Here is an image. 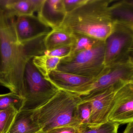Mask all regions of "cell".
<instances>
[{
	"label": "cell",
	"mask_w": 133,
	"mask_h": 133,
	"mask_svg": "<svg viewBox=\"0 0 133 133\" xmlns=\"http://www.w3.org/2000/svg\"><path fill=\"white\" fill-rule=\"evenodd\" d=\"M15 16L0 3V85L11 92L23 85V74L29 56L17 41L14 26Z\"/></svg>",
	"instance_id": "6da1fadb"
},
{
	"label": "cell",
	"mask_w": 133,
	"mask_h": 133,
	"mask_svg": "<svg viewBox=\"0 0 133 133\" xmlns=\"http://www.w3.org/2000/svg\"><path fill=\"white\" fill-rule=\"evenodd\" d=\"M112 1L87 0L79 7L67 13L59 28L71 33L105 41L114 26L109 11V6Z\"/></svg>",
	"instance_id": "7a4b0ae2"
},
{
	"label": "cell",
	"mask_w": 133,
	"mask_h": 133,
	"mask_svg": "<svg viewBox=\"0 0 133 133\" xmlns=\"http://www.w3.org/2000/svg\"><path fill=\"white\" fill-rule=\"evenodd\" d=\"M82 102L80 96L59 90L44 105L33 111V117L42 132L63 126H81L78 107Z\"/></svg>",
	"instance_id": "3957f363"
},
{
	"label": "cell",
	"mask_w": 133,
	"mask_h": 133,
	"mask_svg": "<svg viewBox=\"0 0 133 133\" xmlns=\"http://www.w3.org/2000/svg\"><path fill=\"white\" fill-rule=\"evenodd\" d=\"M104 41L90 49L71 53L62 58L57 70L82 77L95 78L104 68Z\"/></svg>",
	"instance_id": "277c9868"
},
{
	"label": "cell",
	"mask_w": 133,
	"mask_h": 133,
	"mask_svg": "<svg viewBox=\"0 0 133 133\" xmlns=\"http://www.w3.org/2000/svg\"><path fill=\"white\" fill-rule=\"evenodd\" d=\"M32 59L27 61L24 70V102L21 109L22 110L33 111L42 107L59 90L34 66Z\"/></svg>",
	"instance_id": "5b68a950"
},
{
	"label": "cell",
	"mask_w": 133,
	"mask_h": 133,
	"mask_svg": "<svg viewBox=\"0 0 133 133\" xmlns=\"http://www.w3.org/2000/svg\"><path fill=\"white\" fill-rule=\"evenodd\" d=\"M104 42L105 66L133 59V28L114 24Z\"/></svg>",
	"instance_id": "8992f818"
},
{
	"label": "cell",
	"mask_w": 133,
	"mask_h": 133,
	"mask_svg": "<svg viewBox=\"0 0 133 133\" xmlns=\"http://www.w3.org/2000/svg\"><path fill=\"white\" fill-rule=\"evenodd\" d=\"M131 82H133V59L105 66L95 79L91 91L81 96L82 102L88 101L110 87L123 86Z\"/></svg>",
	"instance_id": "52a82bcc"
},
{
	"label": "cell",
	"mask_w": 133,
	"mask_h": 133,
	"mask_svg": "<svg viewBox=\"0 0 133 133\" xmlns=\"http://www.w3.org/2000/svg\"><path fill=\"white\" fill-rule=\"evenodd\" d=\"M58 90L78 95H86L92 89L95 78L82 77L56 70L45 78Z\"/></svg>",
	"instance_id": "ba28073f"
},
{
	"label": "cell",
	"mask_w": 133,
	"mask_h": 133,
	"mask_svg": "<svg viewBox=\"0 0 133 133\" xmlns=\"http://www.w3.org/2000/svg\"><path fill=\"white\" fill-rule=\"evenodd\" d=\"M108 119L120 124L133 122V82L115 92Z\"/></svg>",
	"instance_id": "9c48e42d"
},
{
	"label": "cell",
	"mask_w": 133,
	"mask_h": 133,
	"mask_svg": "<svg viewBox=\"0 0 133 133\" xmlns=\"http://www.w3.org/2000/svg\"><path fill=\"white\" fill-rule=\"evenodd\" d=\"M14 26L18 44L47 35L52 30L34 15L15 16Z\"/></svg>",
	"instance_id": "30bf717a"
},
{
	"label": "cell",
	"mask_w": 133,
	"mask_h": 133,
	"mask_svg": "<svg viewBox=\"0 0 133 133\" xmlns=\"http://www.w3.org/2000/svg\"><path fill=\"white\" fill-rule=\"evenodd\" d=\"M123 86L116 85L110 87L86 102L89 103L91 108V116L88 125L98 126L108 121V116L114 94Z\"/></svg>",
	"instance_id": "8fae6325"
},
{
	"label": "cell",
	"mask_w": 133,
	"mask_h": 133,
	"mask_svg": "<svg viewBox=\"0 0 133 133\" xmlns=\"http://www.w3.org/2000/svg\"><path fill=\"white\" fill-rule=\"evenodd\" d=\"M63 0H43L38 17L52 29L62 25L66 15Z\"/></svg>",
	"instance_id": "7c38bea8"
},
{
	"label": "cell",
	"mask_w": 133,
	"mask_h": 133,
	"mask_svg": "<svg viewBox=\"0 0 133 133\" xmlns=\"http://www.w3.org/2000/svg\"><path fill=\"white\" fill-rule=\"evenodd\" d=\"M109 11L114 24H121L133 28V0H121L112 4L110 3Z\"/></svg>",
	"instance_id": "4fadbf2b"
},
{
	"label": "cell",
	"mask_w": 133,
	"mask_h": 133,
	"mask_svg": "<svg viewBox=\"0 0 133 133\" xmlns=\"http://www.w3.org/2000/svg\"><path fill=\"white\" fill-rule=\"evenodd\" d=\"M33 111L18 112L6 133H38L42 131L40 126L33 117Z\"/></svg>",
	"instance_id": "5bb4252c"
},
{
	"label": "cell",
	"mask_w": 133,
	"mask_h": 133,
	"mask_svg": "<svg viewBox=\"0 0 133 133\" xmlns=\"http://www.w3.org/2000/svg\"><path fill=\"white\" fill-rule=\"evenodd\" d=\"M43 0H3L0 2L15 16L33 15L38 12Z\"/></svg>",
	"instance_id": "9a60e30c"
},
{
	"label": "cell",
	"mask_w": 133,
	"mask_h": 133,
	"mask_svg": "<svg viewBox=\"0 0 133 133\" xmlns=\"http://www.w3.org/2000/svg\"><path fill=\"white\" fill-rule=\"evenodd\" d=\"M75 42V37L72 33L61 28L52 29L46 36L45 45L46 50H51L57 48L71 45Z\"/></svg>",
	"instance_id": "2e32d148"
},
{
	"label": "cell",
	"mask_w": 133,
	"mask_h": 133,
	"mask_svg": "<svg viewBox=\"0 0 133 133\" xmlns=\"http://www.w3.org/2000/svg\"><path fill=\"white\" fill-rule=\"evenodd\" d=\"M62 58L43 55L35 57L32 59L34 66L42 75L46 77L53 71L57 70Z\"/></svg>",
	"instance_id": "e0dca14e"
},
{
	"label": "cell",
	"mask_w": 133,
	"mask_h": 133,
	"mask_svg": "<svg viewBox=\"0 0 133 133\" xmlns=\"http://www.w3.org/2000/svg\"><path fill=\"white\" fill-rule=\"evenodd\" d=\"M72 34L74 36L75 42L71 45L72 50L71 53L90 49L103 42L85 35Z\"/></svg>",
	"instance_id": "ac0fdd59"
},
{
	"label": "cell",
	"mask_w": 133,
	"mask_h": 133,
	"mask_svg": "<svg viewBox=\"0 0 133 133\" xmlns=\"http://www.w3.org/2000/svg\"><path fill=\"white\" fill-rule=\"evenodd\" d=\"M24 98L14 92L0 95V110H4L11 107L21 111L23 107Z\"/></svg>",
	"instance_id": "d6986e66"
},
{
	"label": "cell",
	"mask_w": 133,
	"mask_h": 133,
	"mask_svg": "<svg viewBox=\"0 0 133 133\" xmlns=\"http://www.w3.org/2000/svg\"><path fill=\"white\" fill-rule=\"evenodd\" d=\"M119 124L108 121L97 126L81 125L80 133H118Z\"/></svg>",
	"instance_id": "ffe728a7"
},
{
	"label": "cell",
	"mask_w": 133,
	"mask_h": 133,
	"mask_svg": "<svg viewBox=\"0 0 133 133\" xmlns=\"http://www.w3.org/2000/svg\"><path fill=\"white\" fill-rule=\"evenodd\" d=\"M18 112L13 107L0 110V133L7 132Z\"/></svg>",
	"instance_id": "44dd1931"
},
{
	"label": "cell",
	"mask_w": 133,
	"mask_h": 133,
	"mask_svg": "<svg viewBox=\"0 0 133 133\" xmlns=\"http://www.w3.org/2000/svg\"><path fill=\"white\" fill-rule=\"evenodd\" d=\"M78 114L81 125H88L89 123L91 108L88 102H82L78 107Z\"/></svg>",
	"instance_id": "7402d4cb"
},
{
	"label": "cell",
	"mask_w": 133,
	"mask_h": 133,
	"mask_svg": "<svg viewBox=\"0 0 133 133\" xmlns=\"http://www.w3.org/2000/svg\"><path fill=\"white\" fill-rule=\"evenodd\" d=\"M71 45L57 48L51 50H46L44 55L63 58L70 54L72 50Z\"/></svg>",
	"instance_id": "603a6c76"
},
{
	"label": "cell",
	"mask_w": 133,
	"mask_h": 133,
	"mask_svg": "<svg viewBox=\"0 0 133 133\" xmlns=\"http://www.w3.org/2000/svg\"><path fill=\"white\" fill-rule=\"evenodd\" d=\"M64 9L69 13L84 3L87 0H63Z\"/></svg>",
	"instance_id": "cb8c5ba5"
},
{
	"label": "cell",
	"mask_w": 133,
	"mask_h": 133,
	"mask_svg": "<svg viewBox=\"0 0 133 133\" xmlns=\"http://www.w3.org/2000/svg\"><path fill=\"white\" fill-rule=\"evenodd\" d=\"M81 127H78L63 126L50 130L45 133H80Z\"/></svg>",
	"instance_id": "d4e9b609"
},
{
	"label": "cell",
	"mask_w": 133,
	"mask_h": 133,
	"mask_svg": "<svg viewBox=\"0 0 133 133\" xmlns=\"http://www.w3.org/2000/svg\"><path fill=\"white\" fill-rule=\"evenodd\" d=\"M123 133H133V122L127 124Z\"/></svg>",
	"instance_id": "484cf974"
},
{
	"label": "cell",
	"mask_w": 133,
	"mask_h": 133,
	"mask_svg": "<svg viewBox=\"0 0 133 133\" xmlns=\"http://www.w3.org/2000/svg\"><path fill=\"white\" fill-rule=\"evenodd\" d=\"M38 133H43V132H42V131H40V132H39Z\"/></svg>",
	"instance_id": "4316f807"
}]
</instances>
